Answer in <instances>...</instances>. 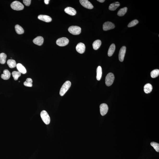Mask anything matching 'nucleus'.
Here are the masks:
<instances>
[{
	"label": "nucleus",
	"instance_id": "obj_18",
	"mask_svg": "<svg viewBox=\"0 0 159 159\" xmlns=\"http://www.w3.org/2000/svg\"><path fill=\"white\" fill-rule=\"evenodd\" d=\"M101 40H95L92 44L93 49L95 50H97L101 46Z\"/></svg>",
	"mask_w": 159,
	"mask_h": 159
},
{
	"label": "nucleus",
	"instance_id": "obj_7",
	"mask_svg": "<svg viewBox=\"0 0 159 159\" xmlns=\"http://www.w3.org/2000/svg\"><path fill=\"white\" fill-rule=\"evenodd\" d=\"M79 1L83 7L89 9H92L93 8V5L88 0H80Z\"/></svg>",
	"mask_w": 159,
	"mask_h": 159
},
{
	"label": "nucleus",
	"instance_id": "obj_4",
	"mask_svg": "<svg viewBox=\"0 0 159 159\" xmlns=\"http://www.w3.org/2000/svg\"><path fill=\"white\" fill-rule=\"evenodd\" d=\"M68 31L73 35H79L81 32V28L78 26H72L69 27Z\"/></svg>",
	"mask_w": 159,
	"mask_h": 159
},
{
	"label": "nucleus",
	"instance_id": "obj_30",
	"mask_svg": "<svg viewBox=\"0 0 159 159\" xmlns=\"http://www.w3.org/2000/svg\"><path fill=\"white\" fill-rule=\"evenodd\" d=\"M138 23H139V21L137 19H135L129 23L128 25V27L130 28V27L134 26L138 24Z\"/></svg>",
	"mask_w": 159,
	"mask_h": 159
},
{
	"label": "nucleus",
	"instance_id": "obj_20",
	"mask_svg": "<svg viewBox=\"0 0 159 159\" xmlns=\"http://www.w3.org/2000/svg\"><path fill=\"white\" fill-rule=\"evenodd\" d=\"M116 46L114 44H112L109 48L108 51V55L109 57L113 55L115 50Z\"/></svg>",
	"mask_w": 159,
	"mask_h": 159
},
{
	"label": "nucleus",
	"instance_id": "obj_10",
	"mask_svg": "<svg viewBox=\"0 0 159 159\" xmlns=\"http://www.w3.org/2000/svg\"><path fill=\"white\" fill-rule=\"evenodd\" d=\"M126 51V46H123L120 49L119 54V59L120 61L122 62L124 59Z\"/></svg>",
	"mask_w": 159,
	"mask_h": 159
},
{
	"label": "nucleus",
	"instance_id": "obj_1",
	"mask_svg": "<svg viewBox=\"0 0 159 159\" xmlns=\"http://www.w3.org/2000/svg\"><path fill=\"white\" fill-rule=\"evenodd\" d=\"M71 86V83L69 81H67L64 83L61 88L60 92V94L61 96H63L69 89Z\"/></svg>",
	"mask_w": 159,
	"mask_h": 159
},
{
	"label": "nucleus",
	"instance_id": "obj_31",
	"mask_svg": "<svg viewBox=\"0 0 159 159\" xmlns=\"http://www.w3.org/2000/svg\"><path fill=\"white\" fill-rule=\"evenodd\" d=\"M31 1V0H24L23 2L26 6H28L30 5Z\"/></svg>",
	"mask_w": 159,
	"mask_h": 159
},
{
	"label": "nucleus",
	"instance_id": "obj_15",
	"mask_svg": "<svg viewBox=\"0 0 159 159\" xmlns=\"http://www.w3.org/2000/svg\"><path fill=\"white\" fill-rule=\"evenodd\" d=\"M11 75V73L10 72L7 70H4L3 74L1 75V78L4 80H7L10 79Z\"/></svg>",
	"mask_w": 159,
	"mask_h": 159
},
{
	"label": "nucleus",
	"instance_id": "obj_21",
	"mask_svg": "<svg viewBox=\"0 0 159 159\" xmlns=\"http://www.w3.org/2000/svg\"><path fill=\"white\" fill-rule=\"evenodd\" d=\"M96 72H97L96 79L97 80H100L101 79L102 75V69L101 66H98V67Z\"/></svg>",
	"mask_w": 159,
	"mask_h": 159
},
{
	"label": "nucleus",
	"instance_id": "obj_28",
	"mask_svg": "<svg viewBox=\"0 0 159 159\" xmlns=\"http://www.w3.org/2000/svg\"><path fill=\"white\" fill-rule=\"evenodd\" d=\"M12 75L14 80H17L19 77L21 75V73L19 71H14L12 72Z\"/></svg>",
	"mask_w": 159,
	"mask_h": 159
},
{
	"label": "nucleus",
	"instance_id": "obj_24",
	"mask_svg": "<svg viewBox=\"0 0 159 159\" xmlns=\"http://www.w3.org/2000/svg\"><path fill=\"white\" fill-rule=\"evenodd\" d=\"M127 11V8L126 7H124L121 8L118 12L117 15L119 16H123L125 15Z\"/></svg>",
	"mask_w": 159,
	"mask_h": 159
},
{
	"label": "nucleus",
	"instance_id": "obj_33",
	"mask_svg": "<svg viewBox=\"0 0 159 159\" xmlns=\"http://www.w3.org/2000/svg\"><path fill=\"white\" fill-rule=\"evenodd\" d=\"M97 1H98L99 2H101V3H103L105 1V0H98Z\"/></svg>",
	"mask_w": 159,
	"mask_h": 159
},
{
	"label": "nucleus",
	"instance_id": "obj_8",
	"mask_svg": "<svg viewBox=\"0 0 159 159\" xmlns=\"http://www.w3.org/2000/svg\"><path fill=\"white\" fill-rule=\"evenodd\" d=\"M115 27V25L114 24L110 22H105L103 25V29L104 31H106L113 29Z\"/></svg>",
	"mask_w": 159,
	"mask_h": 159
},
{
	"label": "nucleus",
	"instance_id": "obj_19",
	"mask_svg": "<svg viewBox=\"0 0 159 159\" xmlns=\"http://www.w3.org/2000/svg\"><path fill=\"white\" fill-rule=\"evenodd\" d=\"M120 4L119 2H117L111 4L109 7V10L111 11H114L119 7L120 6Z\"/></svg>",
	"mask_w": 159,
	"mask_h": 159
},
{
	"label": "nucleus",
	"instance_id": "obj_2",
	"mask_svg": "<svg viewBox=\"0 0 159 159\" xmlns=\"http://www.w3.org/2000/svg\"><path fill=\"white\" fill-rule=\"evenodd\" d=\"M40 116L43 122L46 125L49 124L50 119L49 114L45 110H43L40 113Z\"/></svg>",
	"mask_w": 159,
	"mask_h": 159
},
{
	"label": "nucleus",
	"instance_id": "obj_26",
	"mask_svg": "<svg viewBox=\"0 0 159 159\" xmlns=\"http://www.w3.org/2000/svg\"><path fill=\"white\" fill-rule=\"evenodd\" d=\"M32 80L31 78H28L26 80V81L24 83V86L27 87H32Z\"/></svg>",
	"mask_w": 159,
	"mask_h": 159
},
{
	"label": "nucleus",
	"instance_id": "obj_16",
	"mask_svg": "<svg viewBox=\"0 0 159 159\" xmlns=\"http://www.w3.org/2000/svg\"><path fill=\"white\" fill-rule=\"evenodd\" d=\"M16 67L18 71L21 73L25 74L26 73L27 71L25 67L21 63H18Z\"/></svg>",
	"mask_w": 159,
	"mask_h": 159
},
{
	"label": "nucleus",
	"instance_id": "obj_17",
	"mask_svg": "<svg viewBox=\"0 0 159 159\" xmlns=\"http://www.w3.org/2000/svg\"><path fill=\"white\" fill-rule=\"evenodd\" d=\"M153 87L150 83H147L144 86V91L145 93L148 94L152 92Z\"/></svg>",
	"mask_w": 159,
	"mask_h": 159
},
{
	"label": "nucleus",
	"instance_id": "obj_5",
	"mask_svg": "<svg viewBox=\"0 0 159 159\" xmlns=\"http://www.w3.org/2000/svg\"><path fill=\"white\" fill-rule=\"evenodd\" d=\"M114 75L112 73H109L106 75L105 79V83L106 85L109 86L113 84L114 80Z\"/></svg>",
	"mask_w": 159,
	"mask_h": 159
},
{
	"label": "nucleus",
	"instance_id": "obj_13",
	"mask_svg": "<svg viewBox=\"0 0 159 159\" xmlns=\"http://www.w3.org/2000/svg\"><path fill=\"white\" fill-rule=\"evenodd\" d=\"M38 18L40 20L47 23H49L51 22L52 20L51 18L50 17L47 15H40L38 17Z\"/></svg>",
	"mask_w": 159,
	"mask_h": 159
},
{
	"label": "nucleus",
	"instance_id": "obj_29",
	"mask_svg": "<svg viewBox=\"0 0 159 159\" xmlns=\"http://www.w3.org/2000/svg\"><path fill=\"white\" fill-rule=\"evenodd\" d=\"M151 145L154 149L155 150L156 152H159V143L155 142H152L151 143Z\"/></svg>",
	"mask_w": 159,
	"mask_h": 159
},
{
	"label": "nucleus",
	"instance_id": "obj_11",
	"mask_svg": "<svg viewBox=\"0 0 159 159\" xmlns=\"http://www.w3.org/2000/svg\"><path fill=\"white\" fill-rule=\"evenodd\" d=\"M86 47L84 44L79 43L77 45L76 49L77 51L80 54H83L85 51Z\"/></svg>",
	"mask_w": 159,
	"mask_h": 159
},
{
	"label": "nucleus",
	"instance_id": "obj_22",
	"mask_svg": "<svg viewBox=\"0 0 159 159\" xmlns=\"http://www.w3.org/2000/svg\"><path fill=\"white\" fill-rule=\"evenodd\" d=\"M15 28L16 32L18 34H22L24 33V29L19 25H16L15 26Z\"/></svg>",
	"mask_w": 159,
	"mask_h": 159
},
{
	"label": "nucleus",
	"instance_id": "obj_9",
	"mask_svg": "<svg viewBox=\"0 0 159 159\" xmlns=\"http://www.w3.org/2000/svg\"><path fill=\"white\" fill-rule=\"evenodd\" d=\"M100 111L101 115L104 116L107 113L109 107L107 104H102L100 105Z\"/></svg>",
	"mask_w": 159,
	"mask_h": 159
},
{
	"label": "nucleus",
	"instance_id": "obj_6",
	"mask_svg": "<svg viewBox=\"0 0 159 159\" xmlns=\"http://www.w3.org/2000/svg\"><path fill=\"white\" fill-rule=\"evenodd\" d=\"M69 40L67 38L63 37L59 38L57 40L56 43L59 46L63 47L66 46L68 44Z\"/></svg>",
	"mask_w": 159,
	"mask_h": 159
},
{
	"label": "nucleus",
	"instance_id": "obj_32",
	"mask_svg": "<svg viewBox=\"0 0 159 159\" xmlns=\"http://www.w3.org/2000/svg\"><path fill=\"white\" fill-rule=\"evenodd\" d=\"M49 0H45L44 1L46 5H48L49 4Z\"/></svg>",
	"mask_w": 159,
	"mask_h": 159
},
{
	"label": "nucleus",
	"instance_id": "obj_12",
	"mask_svg": "<svg viewBox=\"0 0 159 159\" xmlns=\"http://www.w3.org/2000/svg\"><path fill=\"white\" fill-rule=\"evenodd\" d=\"M34 43L39 46L42 45L44 42V39L41 36L38 37L34 39L33 41Z\"/></svg>",
	"mask_w": 159,
	"mask_h": 159
},
{
	"label": "nucleus",
	"instance_id": "obj_23",
	"mask_svg": "<svg viewBox=\"0 0 159 159\" xmlns=\"http://www.w3.org/2000/svg\"><path fill=\"white\" fill-rule=\"evenodd\" d=\"M7 64L10 68H13L16 66V62L13 60H9L7 61Z\"/></svg>",
	"mask_w": 159,
	"mask_h": 159
},
{
	"label": "nucleus",
	"instance_id": "obj_25",
	"mask_svg": "<svg viewBox=\"0 0 159 159\" xmlns=\"http://www.w3.org/2000/svg\"><path fill=\"white\" fill-rule=\"evenodd\" d=\"M6 55L5 53H2L0 54V63L4 64L6 63Z\"/></svg>",
	"mask_w": 159,
	"mask_h": 159
},
{
	"label": "nucleus",
	"instance_id": "obj_27",
	"mask_svg": "<svg viewBox=\"0 0 159 159\" xmlns=\"http://www.w3.org/2000/svg\"><path fill=\"white\" fill-rule=\"evenodd\" d=\"M159 75V70L155 69L152 70L151 73V76L152 78H155L157 77Z\"/></svg>",
	"mask_w": 159,
	"mask_h": 159
},
{
	"label": "nucleus",
	"instance_id": "obj_3",
	"mask_svg": "<svg viewBox=\"0 0 159 159\" xmlns=\"http://www.w3.org/2000/svg\"><path fill=\"white\" fill-rule=\"evenodd\" d=\"M11 7L12 9L16 10H21L23 9L24 6L18 1H15L11 4Z\"/></svg>",
	"mask_w": 159,
	"mask_h": 159
},
{
	"label": "nucleus",
	"instance_id": "obj_14",
	"mask_svg": "<svg viewBox=\"0 0 159 159\" xmlns=\"http://www.w3.org/2000/svg\"><path fill=\"white\" fill-rule=\"evenodd\" d=\"M65 12L66 13L70 15H75L76 14V10L73 8L67 7L65 9Z\"/></svg>",
	"mask_w": 159,
	"mask_h": 159
}]
</instances>
